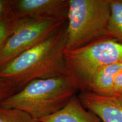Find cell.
<instances>
[{"label": "cell", "mask_w": 122, "mask_h": 122, "mask_svg": "<svg viewBox=\"0 0 122 122\" xmlns=\"http://www.w3.org/2000/svg\"><path fill=\"white\" fill-rule=\"evenodd\" d=\"M66 25L18 56L0 71V76L19 89L33 80L66 76L65 53Z\"/></svg>", "instance_id": "1"}, {"label": "cell", "mask_w": 122, "mask_h": 122, "mask_svg": "<svg viewBox=\"0 0 122 122\" xmlns=\"http://www.w3.org/2000/svg\"><path fill=\"white\" fill-rule=\"evenodd\" d=\"M78 92L67 76L38 79L0 103L27 112L38 120L56 113Z\"/></svg>", "instance_id": "2"}, {"label": "cell", "mask_w": 122, "mask_h": 122, "mask_svg": "<svg viewBox=\"0 0 122 122\" xmlns=\"http://www.w3.org/2000/svg\"><path fill=\"white\" fill-rule=\"evenodd\" d=\"M66 51L109 36L111 0H68Z\"/></svg>", "instance_id": "3"}, {"label": "cell", "mask_w": 122, "mask_h": 122, "mask_svg": "<svg viewBox=\"0 0 122 122\" xmlns=\"http://www.w3.org/2000/svg\"><path fill=\"white\" fill-rule=\"evenodd\" d=\"M66 74L79 92L91 91L92 79L101 68L122 62V44L110 36L65 53Z\"/></svg>", "instance_id": "4"}, {"label": "cell", "mask_w": 122, "mask_h": 122, "mask_svg": "<svg viewBox=\"0 0 122 122\" xmlns=\"http://www.w3.org/2000/svg\"><path fill=\"white\" fill-rule=\"evenodd\" d=\"M67 22L19 19L13 32L0 49V71L20 55L50 37Z\"/></svg>", "instance_id": "5"}, {"label": "cell", "mask_w": 122, "mask_h": 122, "mask_svg": "<svg viewBox=\"0 0 122 122\" xmlns=\"http://www.w3.org/2000/svg\"><path fill=\"white\" fill-rule=\"evenodd\" d=\"M68 0H13V14L18 19L67 20Z\"/></svg>", "instance_id": "6"}, {"label": "cell", "mask_w": 122, "mask_h": 122, "mask_svg": "<svg viewBox=\"0 0 122 122\" xmlns=\"http://www.w3.org/2000/svg\"><path fill=\"white\" fill-rule=\"evenodd\" d=\"M77 96L85 108L102 122H122V94L102 96L87 91Z\"/></svg>", "instance_id": "7"}, {"label": "cell", "mask_w": 122, "mask_h": 122, "mask_svg": "<svg viewBox=\"0 0 122 122\" xmlns=\"http://www.w3.org/2000/svg\"><path fill=\"white\" fill-rule=\"evenodd\" d=\"M39 122H102L95 114L85 108L76 94L73 96L60 110Z\"/></svg>", "instance_id": "8"}, {"label": "cell", "mask_w": 122, "mask_h": 122, "mask_svg": "<svg viewBox=\"0 0 122 122\" xmlns=\"http://www.w3.org/2000/svg\"><path fill=\"white\" fill-rule=\"evenodd\" d=\"M122 71V62L110 64L101 68L93 77L91 92L99 95H112L114 81Z\"/></svg>", "instance_id": "9"}, {"label": "cell", "mask_w": 122, "mask_h": 122, "mask_svg": "<svg viewBox=\"0 0 122 122\" xmlns=\"http://www.w3.org/2000/svg\"><path fill=\"white\" fill-rule=\"evenodd\" d=\"M108 35L122 44V0H111Z\"/></svg>", "instance_id": "10"}, {"label": "cell", "mask_w": 122, "mask_h": 122, "mask_svg": "<svg viewBox=\"0 0 122 122\" xmlns=\"http://www.w3.org/2000/svg\"><path fill=\"white\" fill-rule=\"evenodd\" d=\"M0 122H40L20 110L0 106Z\"/></svg>", "instance_id": "11"}, {"label": "cell", "mask_w": 122, "mask_h": 122, "mask_svg": "<svg viewBox=\"0 0 122 122\" xmlns=\"http://www.w3.org/2000/svg\"><path fill=\"white\" fill-rule=\"evenodd\" d=\"M18 22L19 19L14 15L0 21V49L13 32Z\"/></svg>", "instance_id": "12"}, {"label": "cell", "mask_w": 122, "mask_h": 122, "mask_svg": "<svg viewBox=\"0 0 122 122\" xmlns=\"http://www.w3.org/2000/svg\"><path fill=\"white\" fill-rule=\"evenodd\" d=\"M18 91L19 89L14 84L0 76V103Z\"/></svg>", "instance_id": "13"}, {"label": "cell", "mask_w": 122, "mask_h": 122, "mask_svg": "<svg viewBox=\"0 0 122 122\" xmlns=\"http://www.w3.org/2000/svg\"><path fill=\"white\" fill-rule=\"evenodd\" d=\"M13 0H0V21L13 16Z\"/></svg>", "instance_id": "14"}, {"label": "cell", "mask_w": 122, "mask_h": 122, "mask_svg": "<svg viewBox=\"0 0 122 122\" xmlns=\"http://www.w3.org/2000/svg\"><path fill=\"white\" fill-rule=\"evenodd\" d=\"M122 94V71L117 76L112 88V94Z\"/></svg>", "instance_id": "15"}]
</instances>
